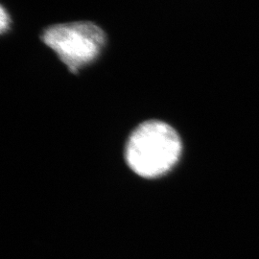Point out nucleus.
<instances>
[{"instance_id": "2", "label": "nucleus", "mask_w": 259, "mask_h": 259, "mask_svg": "<svg viewBox=\"0 0 259 259\" xmlns=\"http://www.w3.org/2000/svg\"><path fill=\"white\" fill-rule=\"evenodd\" d=\"M41 38L71 72L94 62L106 44L102 29L88 21L53 25L47 28Z\"/></svg>"}, {"instance_id": "3", "label": "nucleus", "mask_w": 259, "mask_h": 259, "mask_svg": "<svg viewBox=\"0 0 259 259\" xmlns=\"http://www.w3.org/2000/svg\"><path fill=\"white\" fill-rule=\"evenodd\" d=\"M10 18L8 13L2 7L1 8V15H0V29L2 33H5L6 30L9 28Z\"/></svg>"}, {"instance_id": "1", "label": "nucleus", "mask_w": 259, "mask_h": 259, "mask_svg": "<svg viewBox=\"0 0 259 259\" xmlns=\"http://www.w3.org/2000/svg\"><path fill=\"white\" fill-rule=\"evenodd\" d=\"M182 154V141L175 130L162 121L149 120L131 134L125 149L130 168L143 178L167 173Z\"/></svg>"}]
</instances>
